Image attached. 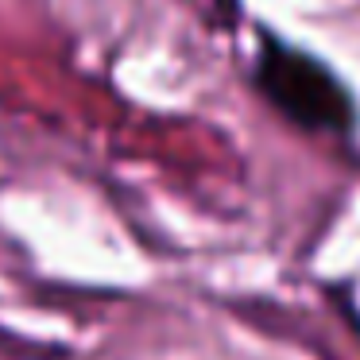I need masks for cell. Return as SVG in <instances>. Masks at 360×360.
Listing matches in <instances>:
<instances>
[{"mask_svg": "<svg viewBox=\"0 0 360 360\" xmlns=\"http://www.w3.org/2000/svg\"><path fill=\"white\" fill-rule=\"evenodd\" d=\"M252 86L283 120L302 132L349 136L356 128V97L337 78L333 66L271 32H264L256 51Z\"/></svg>", "mask_w": 360, "mask_h": 360, "instance_id": "1", "label": "cell"}]
</instances>
